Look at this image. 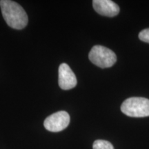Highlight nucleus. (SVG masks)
I'll use <instances>...</instances> for the list:
<instances>
[{
	"label": "nucleus",
	"mask_w": 149,
	"mask_h": 149,
	"mask_svg": "<svg viewBox=\"0 0 149 149\" xmlns=\"http://www.w3.org/2000/svg\"><path fill=\"white\" fill-rule=\"evenodd\" d=\"M0 7L4 20L9 26L17 30L23 29L26 26L27 14L18 3L10 0H1Z\"/></svg>",
	"instance_id": "nucleus-1"
},
{
	"label": "nucleus",
	"mask_w": 149,
	"mask_h": 149,
	"mask_svg": "<svg viewBox=\"0 0 149 149\" xmlns=\"http://www.w3.org/2000/svg\"><path fill=\"white\" fill-rule=\"evenodd\" d=\"M121 111L124 114L132 117L149 116V100L144 97H130L123 102Z\"/></svg>",
	"instance_id": "nucleus-2"
},
{
	"label": "nucleus",
	"mask_w": 149,
	"mask_h": 149,
	"mask_svg": "<svg viewBox=\"0 0 149 149\" xmlns=\"http://www.w3.org/2000/svg\"><path fill=\"white\" fill-rule=\"evenodd\" d=\"M88 57L93 64L102 68H110L117 61L116 55L114 52L100 45L95 46L91 48Z\"/></svg>",
	"instance_id": "nucleus-3"
},
{
	"label": "nucleus",
	"mask_w": 149,
	"mask_h": 149,
	"mask_svg": "<svg viewBox=\"0 0 149 149\" xmlns=\"http://www.w3.org/2000/svg\"><path fill=\"white\" fill-rule=\"evenodd\" d=\"M70 123V116L66 111H59L48 116L44 121L46 130L51 132H59L65 129Z\"/></svg>",
	"instance_id": "nucleus-4"
},
{
	"label": "nucleus",
	"mask_w": 149,
	"mask_h": 149,
	"mask_svg": "<svg viewBox=\"0 0 149 149\" xmlns=\"http://www.w3.org/2000/svg\"><path fill=\"white\" fill-rule=\"evenodd\" d=\"M77 78L68 64H61L59 67V86L63 90H70L77 85Z\"/></svg>",
	"instance_id": "nucleus-5"
},
{
	"label": "nucleus",
	"mask_w": 149,
	"mask_h": 149,
	"mask_svg": "<svg viewBox=\"0 0 149 149\" xmlns=\"http://www.w3.org/2000/svg\"><path fill=\"white\" fill-rule=\"evenodd\" d=\"M93 6L95 10L101 15L114 17L120 13V7L111 0H94Z\"/></svg>",
	"instance_id": "nucleus-6"
},
{
	"label": "nucleus",
	"mask_w": 149,
	"mask_h": 149,
	"mask_svg": "<svg viewBox=\"0 0 149 149\" xmlns=\"http://www.w3.org/2000/svg\"><path fill=\"white\" fill-rule=\"evenodd\" d=\"M93 149H114L113 144L109 141L102 139H97L94 141L93 145Z\"/></svg>",
	"instance_id": "nucleus-7"
},
{
	"label": "nucleus",
	"mask_w": 149,
	"mask_h": 149,
	"mask_svg": "<svg viewBox=\"0 0 149 149\" xmlns=\"http://www.w3.org/2000/svg\"><path fill=\"white\" fill-rule=\"evenodd\" d=\"M139 38L142 42L149 44V29L142 30L139 33Z\"/></svg>",
	"instance_id": "nucleus-8"
}]
</instances>
